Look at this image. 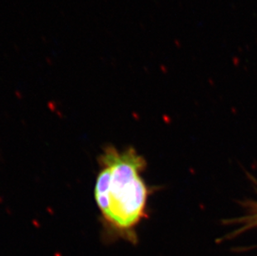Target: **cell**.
Segmentation results:
<instances>
[{"instance_id":"1","label":"cell","mask_w":257,"mask_h":256,"mask_svg":"<svg viewBox=\"0 0 257 256\" xmlns=\"http://www.w3.org/2000/svg\"><path fill=\"white\" fill-rule=\"evenodd\" d=\"M94 199L106 243H135L136 228L146 216L148 189L142 177L146 162L133 148L107 146L97 160Z\"/></svg>"}]
</instances>
